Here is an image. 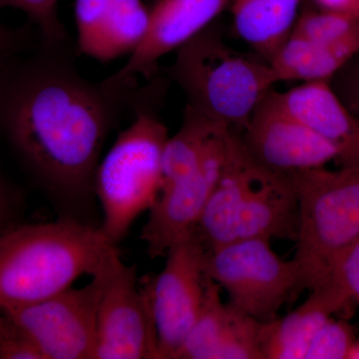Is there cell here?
<instances>
[{
	"mask_svg": "<svg viewBox=\"0 0 359 359\" xmlns=\"http://www.w3.org/2000/svg\"><path fill=\"white\" fill-rule=\"evenodd\" d=\"M346 302L323 285L311 290L304 304L283 318L262 323L263 359H304L311 340Z\"/></svg>",
	"mask_w": 359,
	"mask_h": 359,
	"instance_id": "16",
	"label": "cell"
},
{
	"mask_svg": "<svg viewBox=\"0 0 359 359\" xmlns=\"http://www.w3.org/2000/svg\"><path fill=\"white\" fill-rule=\"evenodd\" d=\"M148 96L149 89H137L133 121L101 158L94 176L93 194L103 212L100 229L115 245L151 209L162 189L163 151L169 134Z\"/></svg>",
	"mask_w": 359,
	"mask_h": 359,
	"instance_id": "5",
	"label": "cell"
},
{
	"mask_svg": "<svg viewBox=\"0 0 359 359\" xmlns=\"http://www.w3.org/2000/svg\"><path fill=\"white\" fill-rule=\"evenodd\" d=\"M6 9L0 4V14ZM32 25L13 27L6 25L0 18V67L14 56L32 48L39 39L35 40Z\"/></svg>",
	"mask_w": 359,
	"mask_h": 359,
	"instance_id": "27",
	"label": "cell"
},
{
	"mask_svg": "<svg viewBox=\"0 0 359 359\" xmlns=\"http://www.w3.org/2000/svg\"><path fill=\"white\" fill-rule=\"evenodd\" d=\"M118 252L102 230L75 219L14 224L0 233V313L45 301L93 276Z\"/></svg>",
	"mask_w": 359,
	"mask_h": 359,
	"instance_id": "2",
	"label": "cell"
},
{
	"mask_svg": "<svg viewBox=\"0 0 359 359\" xmlns=\"http://www.w3.org/2000/svg\"><path fill=\"white\" fill-rule=\"evenodd\" d=\"M76 42L39 39L0 67V140L35 182L68 199L93 194L110 132L137 88L114 91L80 73Z\"/></svg>",
	"mask_w": 359,
	"mask_h": 359,
	"instance_id": "1",
	"label": "cell"
},
{
	"mask_svg": "<svg viewBox=\"0 0 359 359\" xmlns=\"http://www.w3.org/2000/svg\"><path fill=\"white\" fill-rule=\"evenodd\" d=\"M299 208L294 259L299 294L311 290L340 250L359 238V165L325 167L290 175Z\"/></svg>",
	"mask_w": 359,
	"mask_h": 359,
	"instance_id": "6",
	"label": "cell"
},
{
	"mask_svg": "<svg viewBox=\"0 0 359 359\" xmlns=\"http://www.w3.org/2000/svg\"><path fill=\"white\" fill-rule=\"evenodd\" d=\"M261 325L224 304L221 287L205 276L199 316L174 359H262Z\"/></svg>",
	"mask_w": 359,
	"mask_h": 359,
	"instance_id": "14",
	"label": "cell"
},
{
	"mask_svg": "<svg viewBox=\"0 0 359 359\" xmlns=\"http://www.w3.org/2000/svg\"><path fill=\"white\" fill-rule=\"evenodd\" d=\"M226 129L186 106L181 127L163 151L161 191L197 171L212 142Z\"/></svg>",
	"mask_w": 359,
	"mask_h": 359,
	"instance_id": "19",
	"label": "cell"
},
{
	"mask_svg": "<svg viewBox=\"0 0 359 359\" xmlns=\"http://www.w3.org/2000/svg\"><path fill=\"white\" fill-rule=\"evenodd\" d=\"M271 241L245 238L204 250L205 275L226 290L230 304L259 323L278 318L283 304L299 297V264L283 261Z\"/></svg>",
	"mask_w": 359,
	"mask_h": 359,
	"instance_id": "7",
	"label": "cell"
},
{
	"mask_svg": "<svg viewBox=\"0 0 359 359\" xmlns=\"http://www.w3.org/2000/svg\"><path fill=\"white\" fill-rule=\"evenodd\" d=\"M359 25V16L306 7L297 16L290 36L313 42H334Z\"/></svg>",
	"mask_w": 359,
	"mask_h": 359,
	"instance_id": "21",
	"label": "cell"
},
{
	"mask_svg": "<svg viewBox=\"0 0 359 359\" xmlns=\"http://www.w3.org/2000/svg\"><path fill=\"white\" fill-rule=\"evenodd\" d=\"M150 8L143 0H111L100 32L88 57L109 62L130 55L147 32Z\"/></svg>",
	"mask_w": 359,
	"mask_h": 359,
	"instance_id": "20",
	"label": "cell"
},
{
	"mask_svg": "<svg viewBox=\"0 0 359 359\" xmlns=\"http://www.w3.org/2000/svg\"><path fill=\"white\" fill-rule=\"evenodd\" d=\"M299 208L290 175L269 171L231 131L216 188L192 231L205 250L245 238L297 241Z\"/></svg>",
	"mask_w": 359,
	"mask_h": 359,
	"instance_id": "3",
	"label": "cell"
},
{
	"mask_svg": "<svg viewBox=\"0 0 359 359\" xmlns=\"http://www.w3.org/2000/svg\"><path fill=\"white\" fill-rule=\"evenodd\" d=\"M110 2L111 0H76L75 2L78 53L88 55L107 15Z\"/></svg>",
	"mask_w": 359,
	"mask_h": 359,
	"instance_id": "25",
	"label": "cell"
},
{
	"mask_svg": "<svg viewBox=\"0 0 359 359\" xmlns=\"http://www.w3.org/2000/svg\"><path fill=\"white\" fill-rule=\"evenodd\" d=\"M302 0H233L238 36L266 62L290 36Z\"/></svg>",
	"mask_w": 359,
	"mask_h": 359,
	"instance_id": "18",
	"label": "cell"
},
{
	"mask_svg": "<svg viewBox=\"0 0 359 359\" xmlns=\"http://www.w3.org/2000/svg\"><path fill=\"white\" fill-rule=\"evenodd\" d=\"M58 0H0L7 7L18 9L27 16L30 25L36 28L40 40L50 43L72 40L59 18Z\"/></svg>",
	"mask_w": 359,
	"mask_h": 359,
	"instance_id": "23",
	"label": "cell"
},
{
	"mask_svg": "<svg viewBox=\"0 0 359 359\" xmlns=\"http://www.w3.org/2000/svg\"><path fill=\"white\" fill-rule=\"evenodd\" d=\"M359 53V25L337 41L313 42L290 36L269 61L276 83L330 81Z\"/></svg>",
	"mask_w": 359,
	"mask_h": 359,
	"instance_id": "17",
	"label": "cell"
},
{
	"mask_svg": "<svg viewBox=\"0 0 359 359\" xmlns=\"http://www.w3.org/2000/svg\"><path fill=\"white\" fill-rule=\"evenodd\" d=\"M230 0H158L150 8L147 32L128 60L103 81L114 91L136 88L152 74L160 59L190 41L211 25Z\"/></svg>",
	"mask_w": 359,
	"mask_h": 359,
	"instance_id": "13",
	"label": "cell"
},
{
	"mask_svg": "<svg viewBox=\"0 0 359 359\" xmlns=\"http://www.w3.org/2000/svg\"><path fill=\"white\" fill-rule=\"evenodd\" d=\"M238 135L250 158L278 174L316 169L339 159L337 148L290 114L273 90Z\"/></svg>",
	"mask_w": 359,
	"mask_h": 359,
	"instance_id": "10",
	"label": "cell"
},
{
	"mask_svg": "<svg viewBox=\"0 0 359 359\" xmlns=\"http://www.w3.org/2000/svg\"><path fill=\"white\" fill-rule=\"evenodd\" d=\"M334 76H337V87L332 86L359 120V53Z\"/></svg>",
	"mask_w": 359,
	"mask_h": 359,
	"instance_id": "28",
	"label": "cell"
},
{
	"mask_svg": "<svg viewBox=\"0 0 359 359\" xmlns=\"http://www.w3.org/2000/svg\"><path fill=\"white\" fill-rule=\"evenodd\" d=\"M353 344L351 327L330 318L311 340L304 359H348Z\"/></svg>",
	"mask_w": 359,
	"mask_h": 359,
	"instance_id": "24",
	"label": "cell"
},
{
	"mask_svg": "<svg viewBox=\"0 0 359 359\" xmlns=\"http://www.w3.org/2000/svg\"><path fill=\"white\" fill-rule=\"evenodd\" d=\"M16 197L13 187L0 170V233L6 231L14 223Z\"/></svg>",
	"mask_w": 359,
	"mask_h": 359,
	"instance_id": "29",
	"label": "cell"
},
{
	"mask_svg": "<svg viewBox=\"0 0 359 359\" xmlns=\"http://www.w3.org/2000/svg\"><path fill=\"white\" fill-rule=\"evenodd\" d=\"M276 93L290 114L337 148L340 166L359 165V120L330 81L304 82L289 91Z\"/></svg>",
	"mask_w": 359,
	"mask_h": 359,
	"instance_id": "15",
	"label": "cell"
},
{
	"mask_svg": "<svg viewBox=\"0 0 359 359\" xmlns=\"http://www.w3.org/2000/svg\"><path fill=\"white\" fill-rule=\"evenodd\" d=\"M0 359H42L25 330L7 313H0Z\"/></svg>",
	"mask_w": 359,
	"mask_h": 359,
	"instance_id": "26",
	"label": "cell"
},
{
	"mask_svg": "<svg viewBox=\"0 0 359 359\" xmlns=\"http://www.w3.org/2000/svg\"><path fill=\"white\" fill-rule=\"evenodd\" d=\"M316 285L330 287L347 304H359V238L332 257Z\"/></svg>",
	"mask_w": 359,
	"mask_h": 359,
	"instance_id": "22",
	"label": "cell"
},
{
	"mask_svg": "<svg viewBox=\"0 0 359 359\" xmlns=\"http://www.w3.org/2000/svg\"><path fill=\"white\" fill-rule=\"evenodd\" d=\"M321 11H335L359 16V0H311Z\"/></svg>",
	"mask_w": 359,
	"mask_h": 359,
	"instance_id": "30",
	"label": "cell"
},
{
	"mask_svg": "<svg viewBox=\"0 0 359 359\" xmlns=\"http://www.w3.org/2000/svg\"><path fill=\"white\" fill-rule=\"evenodd\" d=\"M92 278L98 289L94 359H158L154 325L136 266L123 263L118 250Z\"/></svg>",
	"mask_w": 359,
	"mask_h": 359,
	"instance_id": "8",
	"label": "cell"
},
{
	"mask_svg": "<svg viewBox=\"0 0 359 359\" xmlns=\"http://www.w3.org/2000/svg\"><path fill=\"white\" fill-rule=\"evenodd\" d=\"M348 359H359V342H354L353 348L349 353Z\"/></svg>",
	"mask_w": 359,
	"mask_h": 359,
	"instance_id": "31",
	"label": "cell"
},
{
	"mask_svg": "<svg viewBox=\"0 0 359 359\" xmlns=\"http://www.w3.org/2000/svg\"><path fill=\"white\" fill-rule=\"evenodd\" d=\"M168 73L186 106L238 133L276 83L266 61L231 48L210 25L180 47Z\"/></svg>",
	"mask_w": 359,
	"mask_h": 359,
	"instance_id": "4",
	"label": "cell"
},
{
	"mask_svg": "<svg viewBox=\"0 0 359 359\" xmlns=\"http://www.w3.org/2000/svg\"><path fill=\"white\" fill-rule=\"evenodd\" d=\"M204 249L192 235L166 254L164 269L139 280L157 337L158 359H174L202 308Z\"/></svg>",
	"mask_w": 359,
	"mask_h": 359,
	"instance_id": "9",
	"label": "cell"
},
{
	"mask_svg": "<svg viewBox=\"0 0 359 359\" xmlns=\"http://www.w3.org/2000/svg\"><path fill=\"white\" fill-rule=\"evenodd\" d=\"M230 131L215 139L197 171L163 189L149 210L141 238L153 259L165 256L192 233L221 176Z\"/></svg>",
	"mask_w": 359,
	"mask_h": 359,
	"instance_id": "12",
	"label": "cell"
},
{
	"mask_svg": "<svg viewBox=\"0 0 359 359\" xmlns=\"http://www.w3.org/2000/svg\"><path fill=\"white\" fill-rule=\"evenodd\" d=\"M96 280L45 301L6 311L25 330L42 359H94Z\"/></svg>",
	"mask_w": 359,
	"mask_h": 359,
	"instance_id": "11",
	"label": "cell"
}]
</instances>
